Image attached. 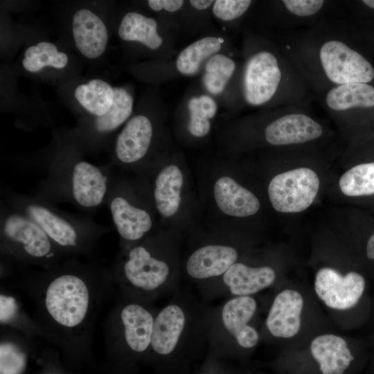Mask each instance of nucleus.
Returning <instances> with one entry per match:
<instances>
[{
    "mask_svg": "<svg viewBox=\"0 0 374 374\" xmlns=\"http://www.w3.org/2000/svg\"><path fill=\"white\" fill-rule=\"evenodd\" d=\"M43 170L33 195L53 205L71 204L89 217L105 205L113 177L109 168L72 156L56 157Z\"/></svg>",
    "mask_w": 374,
    "mask_h": 374,
    "instance_id": "obj_2",
    "label": "nucleus"
},
{
    "mask_svg": "<svg viewBox=\"0 0 374 374\" xmlns=\"http://www.w3.org/2000/svg\"><path fill=\"white\" fill-rule=\"evenodd\" d=\"M275 278V271L269 267H250L240 262L232 265L223 276L231 292L238 296L255 294L271 285Z\"/></svg>",
    "mask_w": 374,
    "mask_h": 374,
    "instance_id": "obj_21",
    "label": "nucleus"
},
{
    "mask_svg": "<svg viewBox=\"0 0 374 374\" xmlns=\"http://www.w3.org/2000/svg\"><path fill=\"white\" fill-rule=\"evenodd\" d=\"M310 350L323 374H343L354 359L346 341L332 334L314 338Z\"/></svg>",
    "mask_w": 374,
    "mask_h": 374,
    "instance_id": "obj_19",
    "label": "nucleus"
},
{
    "mask_svg": "<svg viewBox=\"0 0 374 374\" xmlns=\"http://www.w3.org/2000/svg\"><path fill=\"white\" fill-rule=\"evenodd\" d=\"M320 181L310 168H299L276 175L269 182L268 195L273 208L280 213H299L314 202Z\"/></svg>",
    "mask_w": 374,
    "mask_h": 374,
    "instance_id": "obj_6",
    "label": "nucleus"
},
{
    "mask_svg": "<svg viewBox=\"0 0 374 374\" xmlns=\"http://www.w3.org/2000/svg\"><path fill=\"white\" fill-rule=\"evenodd\" d=\"M186 317L177 305H169L154 319L151 348L157 354L168 355L176 347L184 330Z\"/></svg>",
    "mask_w": 374,
    "mask_h": 374,
    "instance_id": "obj_20",
    "label": "nucleus"
},
{
    "mask_svg": "<svg viewBox=\"0 0 374 374\" xmlns=\"http://www.w3.org/2000/svg\"><path fill=\"white\" fill-rule=\"evenodd\" d=\"M362 2L369 8L374 9V0H364Z\"/></svg>",
    "mask_w": 374,
    "mask_h": 374,
    "instance_id": "obj_39",
    "label": "nucleus"
},
{
    "mask_svg": "<svg viewBox=\"0 0 374 374\" xmlns=\"http://www.w3.org/2000/svg\"><path fill=\"white\" fill-rule=\"evenodd\" d=\"M190 120L188 129L191 134L197 137L206 135L210 130L209 119L215 116L217 105L208 96L193 97L188 102Z\"/></svg>",
    "mask_w": 374,
    "mask_h": 374,
    "instance_id": "obj_33",
    "label": "nucleus"
},
{
    "mask_svg": "<svg viewBox=\"0 0 374 374\" xmlns=\"http://www.w3.org/2000/svg\"><path fill=\"white\" fill-rule=\"evenodd\" d=\"M222 42L221 38L209 36L192 43L179 54L176 60L177 70L184 75H194L206 58L220 50Z\"/></svg>",
    "mask_w": 374,
    "mask_h": 374,
    "instance_id": "obj_28",
    "label": "nucleus"
},
{
    "mask_svg": "<svg viewBox=\"0 0 374 374\" xmlns=\"http://www.w3.org/2000/svg\"><path fill=\"white\" fill-rule=\"evenodd\" d=\"M67 62V55L63 52L58 51L53 44L41 42L26 50L22 64L26 70L37 72L48 66L62 69L66 65Z\"/></svg>",
    "mask_w": 374,
    "mask_h": 374,
    "instance_id": "obj_30",
    "label": "nucleus"
},
{
    "mask_svg": "<svg viewBox=\"0 0 374 374\" xmlns=\"http://www.w3.org/2000/svg\"><path fill=\"white\" fill-rule=\"evenodd\" d=\"M285 8L299 17H308L318 12L324 1L321 0H284Z\"/></svg>",
    "mask_w": 374,
    "mask_h": 374,
    "instance_id": "obj_35",
    "label": "nucleus"
},
{
    "mask_svg": "<svg viewBox=\"0 0 374 374\" xmlns=\"http://www.w3.org/2000/svg\"><path fill=\"white\" fill-rule=\"evenodd\" d=\"M78 103L96 117L105 114L114 102V88L107 82L95 79L78 86L74 92Z\"/></svg>",
    "mask_w": 374,
    "mask_h": 374,
    "instance_id": "obj_27",
    "label": "nucleus"
},
{
    "mask_svg": "<svg viewBox=\"0 0 374 374\" xmlns=\"http://www.w3.org/2000/svg\"><path fill=\"white\" fill-rule=\"evenodd\" d=\"M41 269L24 276L22 286L34 300L33 319L43 338L63 348L91 344L100 308L109 296L112 272L77 258Z\"/></svg>",
    "mask_w": 374,
    "mask_h": 374,
    "instance_id": "obj_1",
    "label": "nucleus"
},
{
    "mask_svg": "<svg viewBox=\"0 0 374 374\" xmlns=\"http://www.w3.org/2000/svg\"><path fill=\"white\" fill-rule=\"evenodd\" d=\"M1 328L0 374H23L28 360L25 344L32 339L15 330Z\"/></svg>",
    "mask_w": 374,
    "mask_h": 374,
    "instance_id": "obj_23",
    "label": "nucleus"
},
{
    "mask_svg": "<svg viewBox=\"0 0 374 374\" xmlns=\"http://www.w3.org/2000/svg\"><path fill=\"white\" fill-rule=\"evenodd\" d=\"M339 186L347 196L359 197L374 194V162L357 165L341 177Z\"/></svg>",
    "mask_w": 374,
    "mask_h": 374,
    "instance_id": "obj_31",
    "label": "nucleus"
},
{
    "mask_svg": "<svg viewBox=\"0 0 374 374\" xmlns=\"http://www.w3.org/2000/svg\"><path fill=\"white\" fill-rule=\"evenodd\" d=\"M182 184V173L175 165L165 167L157 175L153 195L156 208L161 215L168 217L177 213Z\"/></svg>",
    "mask_w": 374,
    "mask_h": 374,
    "instance_id": "obj_22",
    "label": "nucleus"
},
{
    "mask_svg": "<svg viewBox=\"0 0 374 374\" xmlns=\"http://www.w3.org/2000/svg\"><path fill=\"white\" fill-rule=\"evenodd\" d=\"M72 25L79 51L89 59L100 56L108 42L107 30L102 19L91 10L82 8L74 14Z\"/></svg>",
    "mask_w": 374,
    "mask_h": 374,
    "instance_id": "obj_15",
    "label": "nucleus"
},
{
    "mask_svg": "<svg viewBox=\"0 0 374 374\" xmlns=\"http://www.w3.org/2000/svg\"><path fill=\"white\" fill-rule=\"evenodd\" d=\"M281 79V71L275 55L260 51L251 56L245 66L243 80L247 103L259 106L275 94Z\"/></svg>",
    "mask_w": 374,
    "mask_h": 374,
    "instance_id": "obj_10",
    "label": "nucleus"
},
{
    "mask_svg": "<svg viewBox=\"0 0 374 374\" xmlns=\"http://www.w3.org/2000/svg\"><path fill=\"white\" fill-rule=\"evenodd\" d=\"M190 5L197 10H205L208 8L213 2V0H191Z\"/></svg>",
    "mask_w": 374,
    "mask_h": 374,
    "instance_id": "obj_37",
    "label": "nucleus"
},
{
    "mask_svg": "<svg viewBox=\"0 0 374 374\" xmlns=\"http://www.w3.org/2000/svg\"><path fill=\"white\" fill-rule=\"evenodd\" d=\"M105 205L109 209L113 223L122 240L136 242L151 229L152 220L150 214L123 195L113 179Z\"/></svg>",
    "mask_w": 374,
    "mask_h": 374,
    "instance_id": "obj_11",
    "label": "nucleus"
},
{
    "mask_svg": "<svg viewBox=\"0 0 374 374\" xmlns=\"http://www.w3.org/2000/svg\"><path fill=\"white\" fill-rule=\"evenodd\" d=\"M303 299L293 290H285L275 298L269 312L266 325L272 335L291 338L299 331Z\"/></svg>",
    "mask_w": 374,
    "mask_h": 374,
    "instance_id": "obj_14",
    "label": "nucleus"
},
{
    "mask_svg": "<svg viewBox=\"0 0 374 374\" xmlns=\"http://www.w3.org/2000/svg\"><path fill=\"white\" fill-rule=\"evenodd\" d=\"M118 33L123 40L139 42L152 50L158 48L163 42L157 33V21L138 12L127 13L121 22Z\"/></svg>",
    "mask_w": 374,
    "mask_h": 374,
    "instance_id": "obj_26",
    "label": "nucleus"
},
{
    "mask_svg": "<svg viewBox=\"0 0 374 374\" xmlns=\"http://www.w3.org/2000/svg\"><path fill=\"white\" fill-rule=\"evenodd\" d=\"M114 102L109 111L95 119L93 127L98 134L114 131L131 115L133 106L132 96L123 88H114Z\"/></svg>",
    "mask_w": 374,
    "mask_h": 374,
    "instance_id": "obj_29",
    "label": "nucleus"
},
{
    "mask_svg": "<svg viewBox=\"0 0 374 374\" xmlns=\"http://www.w3.org/2000/svg\"><path fill=\"white\" fill-rule=\"evenodd\" d=\"M327 106L334 111L354 107H374V87L364 82H351L331 89L326 96Z\"/></svg>",
    "mask_w": 374,
    "mask_h": 374,
    "instance_id": "obj_25",
    "label": "nucleus"
},
{
    "mask_svg": "<svg viewBox=\"0 0 374 374\" xmlns=\"http://www.w3.org/2000/svg\"><path fill=\"white\" fill-rule=\"evenodd\" d=\"M251 3L249 0H217L213 7V14L223 21H230L242 16Z\"/></svg>",
    "mask_w": 374,
    "mask_h": 374,
    "instance_id": "obj_34",
    "label": "nucleus"
},
{
    "mask_svg": "<svg viewBox=\"0 0 374 374\" xmlns=\"http://www.w3.org/2000/svg\"><path fill=\"white\" fill-rule=\"evenodd\" d=\"M213 192L217 206L226 215L247 217L256 213L260 208L258 199L230 177L218 179Z\"/></svg>",
    "mask_w": 374,
    "mask_h": 374,
    "instance_id": "obj_17",
    "label": "nucleus"
},
{
    "mask_svg": "<svg viewBox=\"0 0 374 374\" xmlns=\"http://www.w3.org/2000/svg\"><path fill=\"white\" fill-rule=\"evenodd\" d=\"M148 3L151 9L155 11L165 10L168 12H175L179 10L184 4L182 0H149Z\"/></svg>",
    "mask_w": 374,
    "mask_h": 374,
    "instance_id": "obj_36",
    "label": "nucleus"
},
{
    "mask_svg": "<svg viewBox=\"0 0 374 374\" xmlns=\"http://www.w3.org/2000/svg\"><path fill=\"white\" fill-rule=\"evenodd\" d=\"M321 125L303 114L281 116L268 125L265 131L267 141L274 145L303 143L319 138Z\"/></svg>",
    "mask_w": 374,
    "mask_h": 374,
    "instance_id": "obj_12",
    "label": "nucleus"
},
{
    "mask_svg": "<svg viewBox=\"0 0 374 374\" xmlns=\"http://www.w3.org/2000/svg\"><path fill=\"white\" fill-rule=\"evenodd\" d=\"M366 255L369 259L374 260V233L369 238L366 246Z\"/></svg>",
    "mask_w": 374,
    "mask_h": 374,
    "instance_id": "obj_38",
    "label": "nucleus"
},
{
    "mask_svg": "<svg viewBox=\"0 0 374 374\" xmlns=\"http://www.w3.org/2000/svg\"><path fill=\"white\" fill-rule=\"evenodd\" d=\"M154 323L150 312L139 303L116 308L105 320V344H124L134 353H143L150 346Z\"/></svg>",
    "mask_w": 374,
    "mask_h": 374,
    "instance_id": "obj_5",
    "label": "nucleus"
},
{
    "mask_svg": "<svg viewBox=\"0 0 374 374\" xmlns=\"http://www.w3.org/2000/svg\"><path fill=\"white\" fill-rule=\"evenodd\" d=\"M1 200L28 216L68 258L90 256L109 227L96 223L87 215H75L57 209L35 195L2 192Z\"/></svg>",
    "mask_w": 374,
    "mask_h": 374,
    "instance_id": "obj_3",
    "label": "nucleus"
},
{
    "mask_svg": "<svg viewBox=\"0 0 374 374\" xmlns=\"http://www.w3.org/2000/svg\"><path fill=\"white\" fill-rule=\"evenodd\" d=\"M153 134L150 119L143 115L132 118L117 136L114 155L121 164H133L147 154Z\"/></svg>",
    "mask_w": 374,
    "mask_h": 374,
    "instance_id": "obj_13",
    "label": "nucleus"
},
{
    "mask_svg": "<svg viewBox=\"0 0 374 374\" xmlns=\"http://www.w3.org/2000/svg\"><path fill=\"white\" fill-rule=\"evenodd\" d=\"M238 258L237 251L229 246L207 245L188 258L186 270L195 278H207L224 274Z\"/></svg>",
    "mask_w": 374,
    "mask_h": 374,
    "instance_id": "obj_18",
    "label": "nucleus"
},
{
    "mask_svg": "<svg viewBox=\"0 0 374 374\" xmlns=\"http://www.w3.org/2000/svg\"><path fill=\"white\" fill-rule=\"evenodd\" d=\"M365 288V280L357 272L343 276L332 268L319 269L315 276L314 290L319 298L329 308L347 310L355 306Z\"/></svg>",
    "mask_w": 374,
    "mask_h": 374,
    "instance_id": "obj_9",
    "label": "nucleus"
},
{
    "mask_svg": "<svg viewBox=\"0 0 374 374\" xmlns=\"http://www.w3.org/2000/svg\"><path fill=\"white\" fill-rule=\"evenodd\" d=\"M1 260L12 265L50 269L68 258L43 229L1 199Z\"/></svg>",
    "mask_w": 374,
    "mask_h": 374,
    "instance_id": "obj_4",
    "label": "nucleus"
},
{
    "mask_svg": "<svg viewBox=\"0 0 374 374\" xmlns=\"http://www.w3.org/2000/svg\"><path fill=\"white\" fill-rule=\"evenodd\" d=\"M0 323L1 327L15 330L30 339L43 337L37 322L23 310L14 293L2 287L0 294Z\"/></svg>",
    "mask_w": 374,
    "mask_h": 374,
    "instance_id": "obj_24",
    "label": "nucleus"
},
{
    "mask_svg": "<svg viewBox=\"0 0 374 374\" xmlns=\"http://www.w3.org/2000/svg\"><path fill=\"white\" fill-rule=\"evenodd\" d=\"M319 58L327 78L333 83H368L374 78V69L359 53L339 40L325 42Z\"/></svg>",
    "mask_w": 374,
    "mask_h": 374,
    "instance_id": "obj_7",
    "label": "nucleus"
},
{
    "mask_svg": "<svg viewBox=\"0 0 374 374\" xmlns=\"http://www.w3.org/2000/svg\"><path fill=\"white\" fill-rule=\"evenodd\" d=\"M235 69V63L228 56L215 54L207 61L205 66L204 83L212 94L223 91Z\"/></svg>",
    "mask_w": 374,
    "mask_h": 374,
    "instance_id": "obj_32",
    "label": "nucleus"
},
{
    "mask_svg": "<svg viewBox=\"0 0 374 374\" xmlns=\"http://www.w3.org/2000/svg\"><path fill=\"white\" fill-rule=\"evenodd\" d=\"M256 310V301L249 296L234 298L229 301L222 308V319L225 328L243 348H252L258 341L257 331L247 325Z\"/></svg>",
    "mask_w": 374,
    "mask_h": 374,
    "instance_id": "obj_16",
    "label": "nucleus"
},
{
    "mask_svg": "<svg viewBox=\"0 0 374 374\" xmlns=\"http://www.w3.org/2000/svg\"><path fill=\"white\" fill-rule=\"evenodd\" d=\"M121 274L125 283L144 292L160 287L169 274V267L157 258L147 247L136 245L130 249L122 263H118L113 275Z\"/></svg>",
    "mask_w": 374,
    "mask_h": 374,
    "instance_id": "obj_8",
    "label": "nucleus"
}]
</instances>
